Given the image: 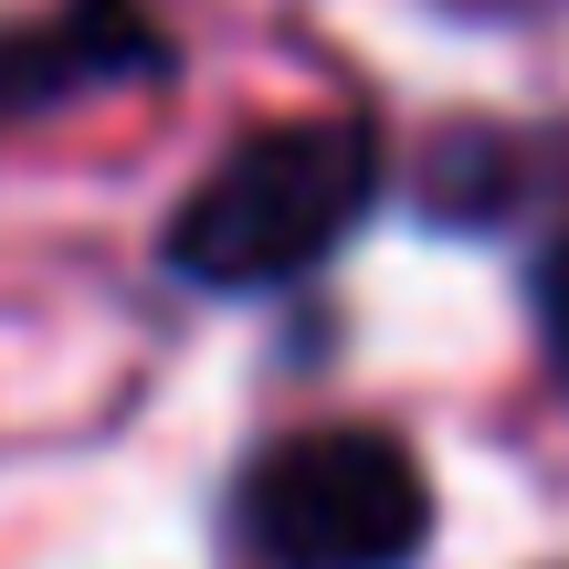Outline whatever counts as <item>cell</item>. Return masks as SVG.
I'll list each match as a JSON object with an SVG mask.
<instances>
[{"label":"cell","instance_id":"cell-4","mask_svg":"<svg viewBox=\"0 0 569 569\" xmlns=\"http://www.w3.org/2000/svg\"><path fill=\"white\" fill-rule=\"evenodd\" d=\"M528 296H538V348H549V369L569 380V232L538 253V284H528Z\"/></svg>","mask_w":569,"mask_h":569},{"label":"cell","instance_id":"cell-2","mask_svg":"<svg viewBox=\"0 0 569 569\" xmlns=\"http://www.w3.org/2000/svg\"><path fill=\"white\" fill-rule=\"evenodd\" d=\"M243 528L264 569H411L432 528L422 465L369 422L284 432L243 486Z\"/></svg>","mask_w":569,"mask_h":569},{"label":"cell","instance_id":"cell-1","mask_svg":"<svg viewBox=\"0 0 569 569\" xmlns=\"http://www.w3.org/2000/svg\"><path fill=\"white\" fill-rule=\"evenodd\" d=\"M369 190H380V148H369V127H348V117L264 127V138H243L180 201V222H169V264H180L190 284H222V296L317 274L327 253L359 232Z\"/></svg>","mask_w":569,"mask_h":569},{"label":"cell","instance_id":"cell-3","mask_svg":"<svg viewBox=\"0 0 569 569\" xmlns=\"http://www.w3.org/2000/svg\"><path fill=\"white\" fill-rule=\"evenodd\" d=\"M169 42L138 0H63V11L0 32V117H32L53 96H84V84H127V74H159Z\"/></svg>","mask_w":569,"mask_h":569}]
</instances>
